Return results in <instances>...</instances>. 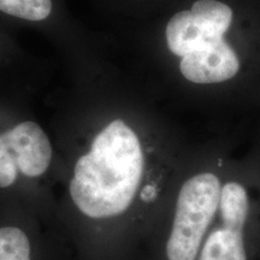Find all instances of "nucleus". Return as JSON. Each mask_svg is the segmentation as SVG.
Here are the masks:
<instances>
[{
	"mask_svg": "<svg viewBox=\"0 0 260 260\" xmlns=\"http://www.w3.org/2000/svg\"><path fill=\"white\" fill-rule=\"evenodd\" d=\"M199 260H260V165H228Z\"/></svg>",
	"mask_w": 260,
	"mask_h": 260,
	"instance_id": "obj_2",
	"label": "nucleus"
},
{
	"mask_svg": "<svg viewBox=\"0 0 260 260\" xmlns=\"http://www.w3.org/2000/svg\"><path fill=\"white\" fill-rule=\"evenodd\" d=\"M228 165L222 157L186 162L135 260H199Z\"/></svg>",
	"mask_w": 260,
	"mask_h": 260,
	"instance_id": "obj_1",
	"label": "nucleus"
},
{
	"mask_svg": "<svg viewBox=\"0 0 260 260\" xmlns=\"http://www.w3.org/2000/svg\"><path fill=\"white\" fill-rule=\"evenodd\" d=\"M190 11L218 37H223L233 21L232 9L217 0H198Z\"/></svg>",
	"mask_w": 260,
	"mask_h": 260,
	"instance_id": "obj_6",
	"label": "nucleus"
},
{
	"mask_svg": "<svg viewBox=\"0 0 260 260\" xmlns=\"http://www.w3.org/2000/svg\"><path fill=\"white\" fill-rule=\"evenodd\" d=\"M223 37L206 27L190 10L172 16L167 25V42L170 51L178 57H184L205 45L220 40Z\"/></svg>",
	"mask_w": 260,
	"mask_h": 260,
	"instance_id": "obj_5",
	"label": "nucleus"
},
{
	"mask_svg": "<svg viewBox=\"0 0 260 260\" xmlns=\"http://www.w3.org/2000/svg\"><path fill=\"white\" fill-rule=\"evenodd\" d=\"M0 11L27 21H42L52 11V0H0Z\"/></svg>",
	"mask_w": 260,
	"mask_h": 260,
	"instance_id": "obj_7",
	"label": "nucleus"
},
{
	"mask_svg": "<svg viewBox=\"0 0 260 260\" xmlns=\"http://www.w3.org/2000/svg\"><path fill=\"white\" fill-rule=\"evenodd\" d=\"M180 69L190 82L213 84L233 79L240 63L233 48L220 39L182 57Z\"/></svg>",
	"mask_w": 260,
	"mask_h": 260,
	"instance_id": "obj_4",
	"label": "nucleus"
},
{
	"mask_svg": "<svg viewBox=\"0 0 260 260\" xmlns=\"http://www.w3.org/2000/svg\"><path fill=\"white\" fill-rule=\"evenodd\" d=\"M0 260H74L64 236L30 214L11 210L0 220Z\"/></svg>",
	"mask_w": 260,
	"mask_h": 260,
	"instance_id": "obj_3",
	"label": "nucleus"
}]
</instances>
